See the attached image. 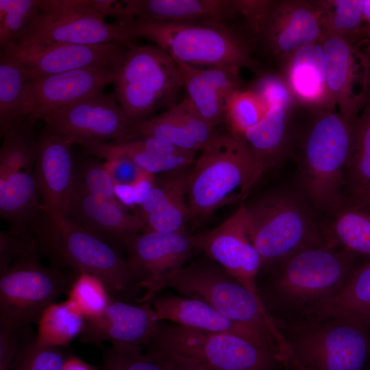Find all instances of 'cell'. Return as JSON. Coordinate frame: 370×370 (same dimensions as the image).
<instances>
[{"label":"cell","mask_w":370,"mask_h":370,"mask_svg":"<svg viewBox=\"0 0 370 370\" xmlns=\"http://www.w3.org/2000/svg\"><path fill=\"white\" fill-rule=\"evenodd\" d=\"M81 146L87 153L105 160L128 158L153 175L189 168L196 161L195 153L183 155L182 149L153 137L90 143Z\"/></svg>","instance_id":"25"},{"label":"cell","mask_w":370,"mask_h":370,"mask_svg":"<svg viewBox=\"0 0 370 370\" xmlns=\"http://www.w3.org/2000/svg\"><path fill=\"white\" fill-rule=\"evenodd\" d=\"M76 275L44 266L34 241L0 272V330L18 334L37 323L45 310L67 293Z\"/></svg>","instance_id":"8"},{"label":"cell","mask_w":370,"mask_h":370,"mask_svg":"<svg viewBox=\"0 0 370 370\" xmlns=\"http://www.w3.org/2000/svg\"><path fill=\"white\" fill-rule=\"evenodd\" d=\"M42 253L69 267L76 275L87 273L98 278L112 298L139 302L138 282L115 246L66 219Z\"/></svg>","instance_id":"11"},{"label":"cell","mask_w":370,"mask_h":370,"mask_svg":"<svg viewBox=\"0 0 370 370\" xmlns=\"http://www.w3.org/2000/svg\"><path fill=\"white\" fill-rule=\"evenodd\" d=\"M365 261L325 243L310 246L261 267L267 275L257 292L274 323L299 321L315 316Z\"/></svg>","instance_id":"1"},{"label":"cell","mask_w":370,"mask_h":370,"mask_svg":"<svg viewBox=\"0 0 370 370\" xmlns=\"http://www.w3.org/2000/svg\"><path fill=\"white\" fill-rule=\"evenodd\" d=\"M140 346L103 347L100 370H176L179 360L143 354Z\"/></svg>","instance_id":"39"},{"label":"cell","mask_w":370,"mask_h":370,"mask_svg":"<svg viewBox=\"0 0 370 370\" xmlns=\"http://www.w3.org/2000/svg\"><path fill=\"white\" fill-rule=\"evenodd\" d=\"M173 60L178 67L186 96L199 115L216 129L224 121V100L202 76L199 68Z\"/></svg>","instance_id":"35"},{"label":"cell","mask_w":370,"mask_h":370,"mask_svg":"<svg viewBox=\"0 0 370 370\" xmlns=\"http://www.w3.org/2000/svg\"><path fill=\"white\" fill-rule=\"evenodd\" d=\"M67 295V299L79 310L85 320L100 315L112 299L103 283L87 273L75 276Z\"/></svg>","instance_id":"42"},{"label":"cell","mask_w":370,"mask_h":370,"mask_svg":"<svg viewBox=\"0 0 370 370\" xmlns=\"http://www.w3.org/2000/svg\"><path fill=\"white\" fill-rule=\"evenodd\" d=\"M326 64L327 85L332 105L354 122L368 97L356 89L359 84L370 90V57L365 56L352 42L342 37L323 33L319 42Z\"/></svg>","instance_id":"17"},{"label":"cell","mask_w":370,"mask_h":370,"mask_svg":"<svg viewBox=\"0 0 370 370\" xmlns=\"http://www.w3.org/2000/svg\"><path fill=\"white\" fill-rule=\"evenodd\" d=\"M39 7L40 0H0L1 52L20 43Z\"/></svg>","instance_id":"40"},{"label":"cell","mask_w":370,"mask_h":370,"mask_svg":"<svg viewBox=\"0 0 370 370\" xmlns=\"http://www.w3.org/2000/svg\"><path fill=\"white\" fill-rule=\"evenodd\" d=\"M367 38L370 41V31L367 32Z\"/></svg>","instance_id":"53"},{"label":"cell","mask_w":370,"mask_h":370,"mask_svg":"<svg viewBox=\"0 0 370 370\" xmlns=\"http://www.w3.org/2000/svg\"><path fill=\"white\" fill-rule=\"evenodd\" d=\"M136 18L169 23H227L239 14L238 0H129Z\"/></svg>","instance_id":"28"},{"label":"cell","mask_w":370,"mask_h":370,"mask_svg":"<svg viewBox=\"0 0 370 370\" xmlns=\"http://www.w3.org/2000/svg\"><path fill=\"white\" fill-rule=\"evenodd\" d=\"M32 236L10 231L0 232V272L5 270L20 255L33 244Z\"/></svg>","instance_id":"46"},{"label":"cell","mask_w":370,"mask_h":370,"mask_svg":"<svg viewBox=\"0 0 370 370\" xmlns=\"http://www.w3.org/2000/svg\"><path fill=\"white\" fill-rule=\"evenodd\" d=\"M76 176L90 194L108 200L118 201L114 193V183L104 163L90 162L82 167L80 177Z\"/></svg>","instance_id":"44"},{"label":"cell","mask_w":370,"mask_h":370,"mask_svg":"<svg viewBox=\"0 0 370 370\" xmlns=\"http://www.w3.org/2000/svg\"><path fill=\"white\" fill-rule=\"evenodd\" d=\"M130 269L143 290L140 303L149 301L162 281L182 268L194 249L190 235L145 230L126 245Z\"/></svg>","instance_id":"15"},{"label":"cell","mask_w":370,"mask_h":370,"mask_svg":"<svg viewBox=\"0 0 370 370\" xmlns=\"http://www.w3.org/2000/svg\"><path fill=\"white\" fill-rule=\"evenodd\" d=\"M23 331L10 370H60L71 352L64 347L38 346L29 332Z\"/></svg>","instance_id":"41"},{"label":"cell","mask_w":370,"mask_h":370,"mask_svg":"<svg viewBox=\"0 0 370 370\" xmlns=\"http://www.w3.org/2000/svg\"><path fill=\"white\" fill-rule=\"evenodd\" d=\"M151 306L160 321H168L189 328L233 334L281 354L280 345L271 335L233 321L199 299L166 295L155 299Z\"/></svg>","instance_id":"23"},{"label":"cell","mask_w":370,"mask_h":370,"mask_svg":"<svg viewBox=\"0 0 370 370\" xmlns=\"http://www.w3.org/2000/svg\"><path fill=\"white\" fill-rule=\"evenodd\" d=\"M193 165L187 186L193 221L243 200L266 171L244 139L230 132L217 134Z\"/></svg>","instance_id":"3"},{"label":"cell","mask_w":370,"mask_h":370,"mask_svg":"<svg viewBox=\"0 0 370 370\" xmlns=\"http://www.w3.org/2000/svg\"><path fill=\"white\" fill-rule=\"evenodd\" d=\"M269 108L251 89L241 88L225 101L224 122L229 132L241 137L267 114Z\"/></svg>","instance_id":"38"},{"label":"cell","mask_w":370,"mask_h":370,"mask_svg":"<svg viewBox=\"0 0 370 370\" xmlns=\"http://www.w3.org/2000/svg\"><path fill=\"white\" fill-rule=\"evenodd\" d=\"M171 288L202 300L226 317L271 335L282 349L284 341L258 294L249 289L220 265L193 262L169 274L158 292Z\"/></svg>","instance_id":"10"},{"label":"cell","mask_w":370,"mask_h":370,"mask_svg":"<svg viewBox=\"0 0 370 370\" xmlns=\"http://www.w3.org/2000/svg\"><path fill=\"white\" fill-rule=\"evenodd\" d=\"M275 325L286 370H365L370 362V328L352 317L321 315Z\"/></svg>","instance_id":"2"},{"label":"cell","mask_w":370,"mask_h":370,"mask_svg":"<svg viewBox=\"0 0 370 370\" xmlns=\"http://www.w3.org/2000/svg\"><path fill=\"white\" fill-rule=\"evenodd\" d=\"M132 40L127 26L106 23L89 0H40L39 10L18 45L111 42L132 45Z\"/></svg>","instance_id":"12"},{"label":"cell","mask_w":370,"mask_h":370,"mask_svg":"<svg viewBox=\"0 0 370 370\" xmlns=\"http://www.w3.org/2000/svg\"><path fill=\"white\" fill-rule=\"evenodd\" d=\"M60 370H99V368L71 353Z\"/></svg>","instance_id":"50"},{"label":"cell","mask_w":370,"mask_h":370,"mask_svg":"<svg viewBox=\"0 0 370 370\" xmlns=\"http://www.w3.org/2000/svg\"><path fill=\"white\" fill-rule=\"evenodd\" d=\"M298 104L313 112L333 110L327 85L326 64L319 42L304 45L281 66Z\"/></svg>","instance_id":"27"},{"label":"cell","mask_w":370,"mask_h":370,"mask_svg":"<svg viewBox=\"0 0 370 370\" xmlns=\"http://www.w3.org/2000/svg\"><path fill=\"white\" fill-rule=\"evenodd\" d=\"M71 145L46 130L38 138L34 174L51 238L66 219L73 192L75 173Z\"/></svg>","instance_id":"19"},{"label":"cell","mask_w":370,"mask_h":370,"mask_svg":"<svg viewBox=\"0 0 370 370\" xmlns=\"http://www.w3.org/2000/svg\"><path fill=\"white\" fill-rule=\"evenodd\" d=\"M241 69L231 66L200 69L202 76L212 85L221 98L225 99L236 90L243 88Z\"/></svg>","instance_id":"45"},{"label":"cell","mask_w":370,"mask_h":370,"mask_svg":"<svg viewBox=\"0 0 370 370\" xmlns=\"http://www.w3.org/2000/svg\"><path fill=\"white\" fill-rule=\"evenodd\" d=\"M121 62L96 64L32 79L30 115L26 121L34 125L61 108L102 92L106 86L114 83Z\"/></svg>","instance_id":"16"},{"label":"cell","mask_w":370,"mask_h":370,"mask_svg":"<svg viewBox=\"0 0 370 370\" xmlns=\"http://www.w3.org/2000/svg\"><path fill=\"white\" fill-rule=\"evenodd\" d=\"M0 215L10 224V232L32 236V221L45 216L34 172L0 177Z\"/></svg>","instance_id":"29"},{"label":"cell","mask_w":370,"mask_h":370,"mask_svg":"<svg viewBox=\"0 0 370 370\" xmlns=\"http://www.w3.org/2000/svg\"><path fill=\"white\" fill-rule=\"evenodd\" d=\"M291 112L282 106H273L243 136L266 170L277 164L284 154L289 138Z\"/></svg>","instance_id":"31"},{"label":"cell","mask_w":370,"mask_h":370,"mask_svg":"<svg viewBox=\"0 0 370 370\" xmlns=\"http://www.w3.org/2000/svg\"><path fill=\"white\" fill-rule=\"evenodd\" d=\"M176 359L179 360L180 361L179 365L176 370H213L201 363L187 360L185 359Z\"/></svg>","instance_id":"51"},{"label":"cell","mask_w":370,"mask_h":370,"mask_svg":"<svg viewBox=\"0 0 370 370\" xmlns=\"http://www.w3.org/2000/svg\"><path fill=\"white\" fill-rule=\"evenodd\" d=\"M32 79L22 64L5 52L0 53V134L25 122L30 115Z\"/></svg>","instance_id":"30"},{"label":"cell","mask_w":370,"mask_h":370,"mask_svg":"<svg viewBox=\"0 0 370 370\" xmlns=\"http://www.w3.org/2000/svg\"><path fill=\"white\" fill-rule=\"evenodd\" d=\"M363 17L366 30L370 31V0H363Z\"/></svg>","instance_id":"52"},{"label":"cell","mask_w":370,"mask_h":370,"mask_svg":"<svg viewBox=\"0 0 370 370\" xmlns=\"http://www.w3.org/2000/svg\"><path fill=\"white\" fill-rule=\"evenodd\" d=\"M160 321L149 302L140 305L112 298L95 318L85 320L80 341L101 345L145 347L156 332Z\"/></svg>","instance_id":"22"},{"label":"cell","mask_w":370,"mask_h":370,"mask_svg":"<svg viewBox=\"0 0 370 370\" xmlns=\"http://www.w3.org/2000/svg\"><path fill=\"white\" fill-rule=\"evenodd\" d=\"M317 1L321 10L324 33L342 37L354 43L367 38L363 0Z\"/></svg>","instance_id":"36"},{"label":"cell","mask_w":370,"mask_h":370,"mask_svg":"<svg viewBox=\"0 0 370 370\" xmlns=\"http://www.w3.org/2000/svg\"><path fill=\"white\" fill-rule=\"evenodd\" d=\"M32 127L25 121L12 127L3 136L0 149V177L19 171L32 172L38 142L32 134Z\"/></svg>","instance_id":"37"},{"label":"cell","mask_w":370,"mask_h":370,"mask_svg":"<svg viewBox=\"0 0 370 370\" xmlns=\"http://www.w3.org/2000/svg\"><path fill=\"white\" fill-rule=\"evenodd\" d=\"M344 315L370 328V260L357 267L341 291L315 315Z\"/></svg>","instance_id":"33"},{"label":"cell","mask_w":370,"mask_h":370,"mask_svg":"<svg viewBox=\"0 0 370 370\" xmlns=\"http://www.w3.org/2000/svg\"><path fill=\"white\" fill-rule=\"evenodd\" d=\"M370 199V93L353 122L352 148L345 169V193Z\"/></svg>","instance_id":"32"},{"label":"cell","mask_w":370,"mask_h":370,"mask_svg":"<svg viewBox=\"0 0 370 370\" xmlns=\"http://www.w3.org/2000/svg\"><path fill=\"white\" fill-rule=\"evenodd\" d=\"M66 220L112 245L121 243L126 247L145 230L138 212L130 214L118 201L90 194L76 175Z\"/></svg>","instance_id":"21"},{"label":"cell","mask_w":370,"mask_h":370,"mask_svg":"<svg viewBox=\"0 0 370 370\" xmlns=\"http://www.w3.org/2000/svg\"><path fill=\"white\" fill-rule=\"evenodd\" d=\"M250 88L269 109L280 106L292 111L298 104L282 73H262L257 77Z\"/></svg>","instance_id":"43"},{"label":"cell","mask_w":370,"mask_h":370,"mask_svg":"<svg viewBox=\"0 0 370 370\" xmlns=\"http://www.w3.org/2000/svg\"><path fill=\"white\" fill-rule=\"evenodd\" d=\"M320 230L327 245L369 260L370 199L345 193Z\"/></svg>","instance_id":"26"},{"label":"cell","mask_w":370,"mask_h":370,"mask_svg":"<svg viewBox=\"0 0 370 370\" xmlns=\"http://www.w3.org/2000/svg\"><path fill=\"white\" fill-rule=\"evenodd\" d=\"M133 45L111 42L17 45L1 52L16 59L30 78L36 79L96 64L121 62Z\"/></svg>","instance_id":"20"},{"label":"cell","mask_w":370,"mask_h":370,"mask_svg":"<svg viewBox=\"0 0 370 370\" xmlns=\"http://www.w3.org/2000/svg\"><path fill=\"white\" fill-rule=\"evenodd\" d=\"M146 354L185 359L213 370H280L279 352L243 338L161 323L145 346Z\"/></svg>","instance_id":"6"},{"label":"cell","mask_w":370,"mask_h":370,"mask_svg":"<svg viewBox=\"0 0 370 370\" xmlns=\"http://www.w3.org/2000/svg\"><path fill=\"white\" fill-rule=\"evenodd\" d=\"M45 122L46 130L80 145L125 140L134 126L115 95L102 92L54 112Z\"/></svg>","instance_id":"14"},{"label":"cell","mask_w":370,"mask_h":370,"mask_svg":"<svg viewBox=\"0 0 370 370\" xmlns=\"http://www.w3.org/2000/svg\"><path fill=\"white\" fill-rule=\"evenodd\" d=\"M19 341V333L0 330V370H10Z\"/></svg>","instance_id":"49"},{"label":"cell","mask_w":370,"mask_h":370,"mask_svg":"<svg viewBox=\"0 0 370 370\" xmlns=\"http://www.w3.org/2000/svg\"><path fill=\"white\" fill-rule=\"evenodd\" d=\"M365 370H370V362H369V363L368 364V365L367 366V367L365 368Z\"/></svg>","instance_id":"54"},{"label":"cell","mask_w":370,"mask_h":370,"mask_svg":"<svg viewBox=\"0 0 370 370\" xmlns=\"http://www.w3.org/2000/svg\"><path fill=\"white\" fill-rule=\"evenodd\" d=\"M280 370H286V369L284 367H283L282 369H281Z\"/></svg>","instance_id":"55"},{"label":"cell","mask_w":370,"mask_h":370,"mask_svg":"<svg viewBox=\"0 0 370 370\" xmlns=\"http://www.w3.org/2000/svg\"><path fill=\"white\" fill-rule=\"evenodd\" d=\"M314 114L301 145L299 178L310 204L328 213L345 195L353 122L334 110Z\"/></svg>","instance_id":"5"},{"label":"cell","mask_w":370,"mask_h":370,"mask_svg":"<svg viewBox=\"0 0 370 370\" xmlns=\"http://www.w3.org/2000/svg\"><path fill=\"white\" fill-rule=\"evenodd\" d=\"M90 5L93 7L103 18L113 16L116 18L118 24L128 26L134 21L128 0H89Z\"/></svg>","instance_id":"48"},{"label":"cell","mask_w":370,"mask_h":370,"mask_svg":"<svg viewBox=\"0 0 370 370\" xmlns=\"http://www.w3.org/2000/svg\"><path fill=\"white\" fill-rule=\"evenodd\" d=\"M245 206L248 237L260 256L261 267L325 243L320 224L303 196L273 192Z\"/></svg>","instance_id":"7"},{"label":"cell","mask_w":370,"mask_h":370,"mask_svg":"<svg viewBox=\"0 0 370 370\" xmlns=\"http://www.w3.org/2000/svg\"><path fill=\"white\" fill-rule=\"evenodd\" d=\"M322 14L317 1H267L252 32L282 66L301 47L319 42Z\"/></svg>","instance_id":"13"},{"label":"cell","mask_w":370,"mask_h":370,"mask_svg":"<svg viewBox=\"0 0 370 370\" xmlns=\"http://www.w3.org/2000/svg\"><path fill=\"white\" fill-rule=\"evenodd\" d=\"M104 165L114 185L132 184L147 172L126 158L109 159L106 160Z\"/></svg>","instance_id":"47"},{"label":"cell","mask_w":370,"mask_h":370,"mask_svg":"<svg viewBox=\"0 0 370 370\" xmlns=\"http://www.w3.org/2000/svg\"><path fill=\"white\" fill-rule=\"evenodd\" d=\"M190 240L195 249L203 251L230 275L258 293L256 278L262 261L248 237L245 205L219 226L190 235Z\"/></svg>","instance_id":"18"},{"label":"cell","mask_w":370,"mask_h":370,"mask_svg":"<svg viewBox=\"0 0 370 370\" xmlns=\"http://www.w3.org/2000/svg\"><path fill=\"white\" fill-rule=\"evenodd\" d=\"M113 84L116 99L133 125L177 102L182 89L176 62L155 45L131 46Z\"/></svg>","instance_id":"9"},{"label":"cell","mask_w":370,"mask_h":370,"mask_svg":"<svg viewBox=\"0 0 370 370\" xmlns=\"http://www.w3.org/2000/svg\"><path fill=\"white\" fill-rule=\"evenodd\" d=\"M215 130L199 115L185 96L162 112L134 125L125 140L153 137L196 152L217 134Z\"/></svg>","instance_id":"24"},{"label":"cell","mask_w":370,"mask_h":370,"mask_svg":"<svg viewBox=\"0 0 370 370\" xmlns=\"http://www.w3.org/2000/svg\"><path fill=\"white\" fill-rule=\"evenodd\" d=\"M127 27L133 39H147L172 58L193 66L258 68L247 38L227 23H169L137 18Z\"/></svg>","instance_id":"4"},{"label":"cell","mask_w":370,"mask_h":370,"mask_svg":"<svg viewBox=\"0 0 370 370\" xmlns=\"http://www.w3.org/2000/svg\"><path fill=\"white\" fill-rule=\"evenodd\" d=\"M85 319L69 299L55 302L41 314L35 336L36 345L48 347H64L81 334Z\"/></svg>","instance_id":"34"}]
</instances>
